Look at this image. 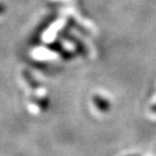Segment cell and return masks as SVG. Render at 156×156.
<instances>
[{
  "mask_svg": "<svg viewBox=\"0 0 156 156\" xmlns=\"http://www.w3.org/2000/svg\"><path fill=\"white\" fill-rule=\"evenodd\" d=\"M151 112H153L154 114H156V104H154V105L151 107Z\"/></svg>",
  "mask_w": 156,
  "mask_h": 156,
  "instance_id": "7a4b0ae2",
  "label": "cell"
},
{
  "mask_svg": "<svg viewBox=\"0 0 156 156\" xmlns=\"http://www.w3.org/2000/svg\"><path fill=\"white\" fill-rule=\"evenodd\" d=\"M92 101L96 108H98L99 112H101V113H107V112L110 111L111 104H110V101H108V99H105V98L95 94V95H93Z\"/></svg>",
  "mask_w": 156,
  "mask_h": 156,
  "instance_id": "6da1fadb",
  "label": "cell"
},
{
  "mask_svg": "<svg viewBox=\"0 0 156 156\" xmlns=\"http://www.w3.org/2000/svg\"><path fill=\"white\" fill-rule=\"evenodd\" d=\"M134 156H138V155H134Z\"/></svg>",
  "mask_w": 156,
  "mask_h": 156,
  "instance_id": "277c9868",
  "label": "cell"
},
{
  "mask_svg": "<svg viewBox=\"0 0 156 156\" xmlns=\"http://www.w3.org/2000/svg\"><path fill=\"white\" fill-rule=\"evenodd\" d=\"M4 9H5V7H4V5L0 4V13H2V12H3V11H4Z\"/></svg>",
  "mask_w": 156,
  "mask_h": 156,
  "instance_id": "3957f363",
  "label": "cell"
}]
</instances>
